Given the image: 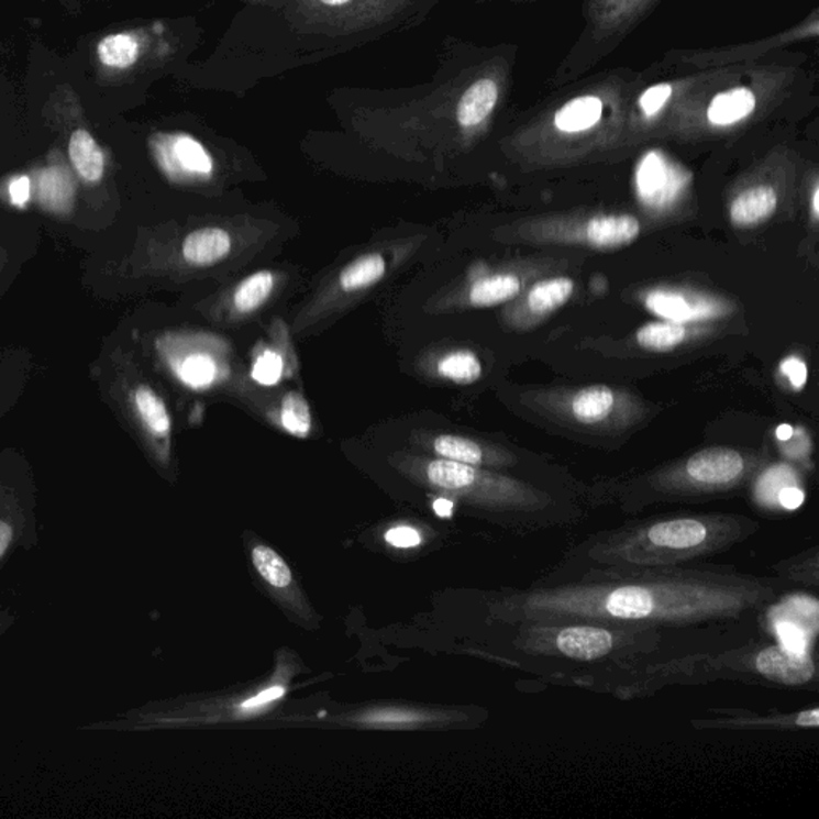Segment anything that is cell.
<instances>
[{"instance_id": "20", "label": "cell", "mask_w": 819, "mask_h": 819, "mask_svg": "<svg viewBox=\"0 0 819 819\" xmlns=\"http://www.w3.org/2000/svg\"><path fill=\"white\" fill-rule=\"evenodd\" d=\"M386 273V259L379 253H367L358 256L344 267L340 274L343 290L356 291L379 283Z\"/></svg>"}, {"instance_id": "37", "label": "cell", "mask_w": 819, "mask_h": 819, "mask_svg": "<svg viewBox=\"0 0 819 819\" xmlns=\"http://www.w3.org/2000/svg\"><path fill=\"white\" fill-rule=\"evenodd\" d=\"M19 615L12 608L0 607V641L15 628Z\"/></svg>"}, {"instance_id": "19", "label": "cell", "mask_w": 819, "mask_h": 819, "mask_svg": "<svg viewBox=\"0 0 819 819\" xmlns=\"http://www.w3.org/2000/svg\"><path fill=\"white\" fill-rule=\"evenodd\" d=\"M615 394L607 386H590L576 394L572 411L583 424H596L606 420L613 410Z\"/></svg>"}, {"instance_id": "25", "label": "cell", "mask_w": 819, "mask_h": 819, "mask_svg": "<svg viewBox=\"0 0 819 819\" xmlns=\"http://www.w3.org/2000/svg\"><path fill=\"white\" fill-rule=\"evenodd\" d=\"M438 372L456 385H473L482 376V362L471 351H455L439 362Z\"/></svg>"}, {"instance_id": "3", "label": "cell", "mask_w": 819, "mask_h": 819, "mask_svg": "<svg viewBox=\"0 0 819 819\" xmlns=\"http://www.w3.org/2000/svg\"><path fill=\"white\" fill-rule=\"evenodd\" d=\"M508 632L509 649L516 664L543 678H562L610 694L618 684L666 658L669 643L698 641L696 635L720 629L643 628L578 620L498 621Z\"/></svg>"}, {"instance_id": "35", "label": "cell", "mask_w": 819, "mask_h": 819, "mask_svg": "<svg viewBox=\"0 0 819 819\" xmlns=\"http://www.w3.org/2000/svg\"><path fill=\"white\" fill-rule=\"evenodd\" d=\"M386 541L394 547L407 550V547H414L421 543V534L417 530L410 529V527H396V529L386 533Z\"/></svg>"}, {"instance_id": "1", "label": "cell", "mask_w": 819, "mask_h": 819, "mask_svg": "<svg viewBox=\"0 0 819 819\" xmlns=\"http://www.w3.org/2000/svg\"><path fill=\"white\" fill-rule=\"evenodd\" d=\"M796 586L720 565L586 571L505 590L497 621L578 620L643 628H746Z\"/></svg>"}, {"instance_id": "21", "label": "cell", "mask_w": 819, "mask_h": 819, "mask_svg": "<svg viewBox=\"0 0 819 819\" xmlns=\"http://www.w3.org/2000/svg\"><path fill=\"white\" fill-rule=\"evenodd\" d=\"M818 564V550L814 547V550L804 551L799 555H794L787 561L773 565L770 571L775 573L778 578L786 579L793 586L817 589L819 585Z\"/></svg>"}, {"instance_id": "7", "label": "cell", "mask_w": 819, "mask_h": 819, "mask_svg": "<svg viewBox=\"0 0 819 819\" xmlns=\"http://www.w3.org/2000/svg\"><path fill=\"white\" fill-rule=\"evenodd\" d=\"M199 42L200 26L195 20H156L108 34L95 48L98 77L103 82L124 84L186 65Z\"/></svg>"}, {"instance_id": "17", "label": "cell", "mask_w": 819, "mask_h": 819, "mask_svg": "<svg viewBox=\"0 0 819 819\" xmlns=\"http://www.w3.org/2000/svg\"><path fill=\"white\" fill-rule=\"evenodd\" d=\"M754 108L755 98L751 90L734 89L713 98L708 109V119L713 125H730L748 118Z\"/></svg>"}, {"instance_id": "13", "label": "cell", "mask_w": 819, "mask_h": 819, "mask_svg": "<svg viewBox=\"0 0 819 819\" xmlns=\"http://www.w3.org/2000/svg\"><path fill=\"white\" fill-rule=\"evenodd\" d=\"M232 247L230 232L221 228H203L192 231L182 242V256L192 266L217 265L230 255Z\"/></svg>"}, {"instance_id": "32", "label": "cell", "mask_w": 819, "mask_h": 819, "mask_svg": "<svg viewBox=\"0 0 819 819\" xmlns=\"http://www.w3.org/2000/svg\"><path fill=\"white\" fill-rule=\"evenodd\" d=\"M428 716L407 711H379L368 713L362 722L381 723V726H409V723L427 722Z\"/></svg>"}, {"instance_id": "14", "label": "cell", "mask_w": 819, "mask_h": 819, "mask_svg": "<svg viewBox=\"0 0 819 819\" xmlns=\"http://www.w3.org/2000/svg\"><path fill=\"white\" fill-rule=\"evenodd\" d=\"M778 207V196L772 186H755L737 197L730 207L731 224L752 228L768 220Z\"/></svg>"}, {"instance_id": "38", "label": "cell", "mask_w": 819, "mask_h": 819, "mask_svg": "<svg viewBox=\"0 0 819 819\" xmlns=\"http://www.w3.org/2000/svg\"><path fill=\"white\" fill-rule=\"evenodd\" d=\"M27 191H30V179L21 177L16 178L15 181L12 182L13 199L19 200V202L26 199Z\"/></svg>"}, {"instance_id": "12", "label": "cell", "mask_w": 819, "mask_h": 819, "mask_svg": "<svg viewBox=\"0 0 819 819\" xmlns=\"http://www.w3.org/2000/svg\"><path fill=\"white\" fill-rule=\"evenodd\" d=\"M641 230V221L632 214H607L589 221L586 239L596 248H620L634 242Z\"/></svg>"}, {"instance_id": "23", "label": "cell", "mask_w": 819, "mask_h": 819, "mask_svg": "<svg viewBox=\"0 0 819 819\" xmlns=\"http://www.w3.org/2000/svg\"><path fill=\"white\" fill-rule=\"evenodd\" d=\"M687 329L680 322H653L639 329L635 340L639 346L653 353H667L684 343Z\"/></svg>"}, {"instance_id": "29", "label": "cell", "mask_w": 819, "mask_h": 819, "mask_svg": "<svg viewBox=\"0 0 819 819\" xmlns=\"http://www.w3.org/2000/svg\"><path fill=\"white\" fill-rule=\"evenodd\" d=\"M646 308L660 318L671 322L690 321L695 318V309L680 295L671 291H653L646 298Z\"/></svg>"}, {"instance_id": "4", "label": "cell", "mask_w": 819, "mask_h": 819, "mask_svg": "<svg viewBox=\"0 0 819 819\" xmlns=\"http://www.w3.org/2000/svg\"><path fill=\"white\" fill-rule=\"evenodd\" d=\"M761 532V523L731 512H678L599 530L565 551L544 578L586 571H634L698 565Z\"/></svg>"}, {"instance_id": "31", "label": "cell", "mask_w": 819, "mask_h": 819, "mask_svg": "<svg viewBox=\"0 0 819 819\" xmlns=\"http://www.w3.org/2000/svg\"><path fill=\"white\" fill-rule=\"evenodd\" d=\"M284 364L283 358L277 356L273 351H266L262 356L256 358L253 365L252 376L256 383L265 386H274L283 378Z\"/></svg>"}, {"instance_id": "39", "label": "cell", "mask_w": 819, "mask_h": 819, "mask_svg": "<svg viewBox=\"0 0 819 819\" xmlns=\"http://www.w3.org/2000/svg\"><path fill=\"white\" fill-rule=\"evenodd\" d=\"M434 511H435V514L441 516V517L452 516L453 501H450V499H446V498L435 499Z\"/></svg>"}, {"instance_id": "2", "label": "cell", "mask_w": 819, "mask_h": 819, "mask_svg": "<svg viewBox=\"0 0 819 819\" xmlns=\"http://www.w3.org/2000/svg\"><path fill=\"white\" fill-rule=\"evenodd\" d=\"M429 0H252L191 77L206 89L242 91L417 26Z\"/></svg>"}, {"instance_id": "10", "label": "cell", "mask_w": 819, "mask_h": 819, "mask_svg": "<svg viewBox=\"0 0 819 819\" xmlns=\"http://www.w3.org/2000/svg\"><path fill=\"white\" fill-rule=\"evenodd\" d=\"M151 144L165 170L179 171L189 178L209 179L212 177L213 156L191 133H156Z\"/></svg>"}, {"instance_id": "11", "label": "cell", "mask_w": 819, "mask_h": 819, "mask_svg": "<svg viewBox=\"0 0 819 819\" xmlns=\"http://www.w3.org/2000/svg\"><path fill=\"white\" fill-rule=\"evenodd\" d=\"M431 449L439 458L469 464V466L501 467L511 466L514 463V458L508 453H498L495 450L485 449L479 442L462 438V435H438V438L432 439Z\"/></svg>"}, {"instance_id": "22", "label": "cell", "mask_w": 819, "mask_h": 819, "mask_svg": "<svg viewBox=\"0 0 819 819\" xmlns=\"http://www.w3.org/2000/svg\"><path fill=\"white\" fill-rule=\"evenodd\" d=\"M575 291V283L571 277H554L543 280L530 290L529 306L534 314H547L562 308Z\"/></svg>"}, {"instance_id": "16", "label": "cell", "mask_w": 819, "mask_h": 819, "mask_svg": "<svg viewBox=\"0 0 819 819\" xmlns=\"http://www.w3.org/2000/svg\"><path fill=\"white\" fill-rule=\"evenodd\" d=\"M519 291V277L514 274H498L474 284L469 291V303L476 308H490L512 300Z\"/></svg>"}, {"instance_id": "40", "label": "cell", "mask_w": 819, "mask_h": 819, "mask_svg": "<svg viewBox=\"0 0 819 819\" xmlns=\"http://www.w3.org/2000/svg\"><path fill=\"white\" fill-rule=\"evenodd\" d=\"M790 435H793V429H790L789 427L778 428V438L782 439V441H786V439H789Z\"/></svg>"}, {"instance_id": "24", "label": "cell", "mask_w": 819, "mask_h": 819, "mask_svg": "<svg viewBox=\"0 0 819 819\" xmlns=\"http://www.w3.org/2000/svg\"><path fill=\"white\" fill-rule=\"evenodd\" d=\"M274 274L270 270H259L242 280L234 291V306L237 311L253 312L266 303L274 290Z\"/></svg>"}, {"instance_id": "28", "label": "cell", "mask_w": 819, "mask_h": 819, "mask_svg": "<svg viewBox=\"0 0 819 819\" xmlns=\"http://www.w3.org/2000/svg\"><path fill=\"white\" fill-rule=\"evenodd\" d=\"M280 423L295 438H308L312 429L311 410L300 392H288L280 407Z\"/></svg>"}, {"instance_id": "8", "label": "cell", "mask_w": 819, "mask_h": 819, "mask_svg": "<svg viewBox=\"0 0 819 819\" xmlns=\"http://www.w3.org/2000/svg\"><path fill=\"white\" fill-rule=\"evenodd\" d=\"M41 543L37 501L30 482L0 476V575L19 553Z\"/></svg>"}, {"instance_id": "30", "label": "cell", "mask_w": 819, "mask_h": 819, "mask_svg": "<svg viewBox=\"0 0 819 819\" xmlns=\"http://www.w3.org/2000/svg\"><path fill=\"white\" fill-rule=\"evenodd\" d=\"M181 376L188 385L195 388L210 385L214 376V364L212 358L196 354L186 358L181 367Z\"/></svg>"}, {"instance_id": "42", "label": "cell", "mask_w": 819, "mask_h": 819, "mask_svg": "<svg viewBox=\"0 0 819 819\" xmlns=\"http://www.w3.org/2000/svg\"><path fill=\"white\" fill-rule=\"evenodd\" d=\"M247 2H252V0H247Z\"/></svg>"}, {"instance_id": "5", "label": "cell", "mask_w": 819, "mask_h": 819, "mask_svg": "<svg viewBox=\"0 0 819 819\" xmlns=\"http://www.w3.org/2000/svg\"><path fill=\"white\" fill-rule=\"evenodd\" d=\"M817 663L808 650L778 642L752 641L722 652H691L649 664L618 684L611 695L639 698L667 685L708 684L733 680L776 687H807L817 684Z\"/></svg>"}, {"instance_id": "27", "label": "cell", "mask_w": 819, "mask_h": 819, "mask_svg": "<svg viewBox=\"0 0 819 819\" xmlns=\"http://www.w3.org/2000/svg\"><path fill=\"white\" fill-rule=\"evenodd\" d=\"M136 409L142 414L144 423L156 435H167L170 432L171 420L164 400L153 389L142 386L135 394Z\"/></svg>"}, {"instance_id": "41", "label": "cell", "mask_w": 819, "mask_h": 819, "mask_svg": "<svg viewBox=\"0 0 819 819\" xmlns=\"http://www.w3.org/2000/svg\"><path fill=\"white\" fill-rule=\"evenodd\" d=\"M818 212H819V207H818V191H815V196H814V213L815 214H818Z\"/></svg>"}, {"instance_id": "33", "label": "cell", "mask_w": 819, "mask_h": 819, "mask_svg": "<svg viewBox=\"0 0 819 819\" xmlns=\"http://www.w3.org/2000/svg\"><path fill=\"white\" fill-rule=\"evenodd\" d=\"M779 372L789 379L790 386L797 391H800L807 385L808 367L800 357L789 356L784 358L782 365H779Z\"/></svg>"}, {"instance_id": "26", "label": "cell", "mask_w": 819, "mask_h": 819, "mask_svg": "<svg viewBox=\"0 0 819 819\" xmlns=\"http://www.w3.org/2000/svg\"><path fill=\"white\" fill-rule=\"evenodd\" d=\"M253 565L273 588L286 589L294 582L290 567L276 551L267 546H256L252 554Z\"/></svg>"}, {"instance_id": "15", "label": "cell", "mask_w": 819, "mask_h": 819, "mask_svg": "<svg viewBox=\"0 0 819 819\" xmlns=\"http://www.w3.org/2000/svg\"><path fill=\"white\" fill-rule=\"evenodd\" d=\"M498 101V84L488 77H482L469 87L456 107V121L463 129L480 125L494 111Z\"/></svg>"}, {"instance_id": "18", "label": "cell", "mask_w": 819, "mask_h": 819, "mask_svg": "<svg viewBox=\"0 0 819 819\" xmlns=\"http://www.w3.org/2000/svg\"><path fill=\"white\" fill-rule=\"evenodd\" d=\"M604 104L599 98L582 97L565 104L555 114V126L562 132L575 133L588 130L602 118Z\"/></svg>"}, {"instance_id": "9", "label": "cell", "mask_w": 819, "mask_h": 819, "mask_svg": "<svg viewBox=\"0 0 819 819\" xmlns=\"http://www.w3.org/2000/svg\"><path fill=\"white\" fill-rule=\"evenodd\" d=\"M716 717L691 720V726L699 730H817L819 727V709L817 706L804 711L759 713L744 709H713L709 711Z\"/></svg>"}, {"instance_id": "36", "label": "cell", "mask_w": 819, "mask_h": 819, "mask_svg": "<svg viewBox=\"0 0 819 819\" xmlns=\"http://www.w3.org/2000/svg\"><path fill=\"white\" fill-rule=\"evenodd\" d=\"M286 694V688L284 687H270L267 688V690L262 691V694L256 695L255 698H250L247 701L242 702L241 708L242 709H255V708H262V706L267 705V702L276 701V699H279L280 696Z\"/></svg>"}, {"instance_id": "34", "label": "cell", "mask_w": 819, "mask_h": 819, "mask_svg": "<svg viewBox=\"0 0 819 819\" xmlns=\"http://www.w3.org/2000/svg\"><path fill=\"white\" fill-rule=\"evenodd\" d=\"M669 84H660V86L652 87L642 95L641 108L646 115L656 114L663 104L666 103L667 98L671 97Z\"/></svg>"}, {"instance_id": "6", "label": "cell", "mask_w": 819, "mask_h": 819, "mask_svg": "<svg viewBox=\"0 0 819 819\" xmlns=\"http://www.w3.org/2000/svg\"><path fill=\"white\" fill-rule=\"evenodd\" d=\"M402 466L431 487L464 499L467 505L498 517L499 523L519 532L576 525L585 512L572 499L557 498L530 482L491 473L484 467L442 458L410 460Z\"/></svg>"}]
</instances>
